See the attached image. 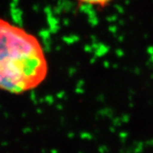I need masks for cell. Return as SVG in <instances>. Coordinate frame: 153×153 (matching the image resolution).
<instances>
[{
    "label": "cell",
    "instance_id": "1",
    "mask_svg": "<svg viewBox=\"0 0 153 153\" xmlns=\"http://www.w3.org/2000/svg\"><path fill=\"white\" fill-rule=\"evenodd\" d=\"M49 70L38 37L0 17V90L14 94L29 92L46 80Z\"/></svg>",
    "mask_w": 153,
    "mask_h": 153
},
{
    "label": "cell",
    "instance_id": "2",
    "mask_svg": "<svg viewBox=\"0 0 153 153\" xmlns=\"http://www.w3.org/2000/svg\"><path fill=\"white\" fill-rule=\"evenodd\" d=\"M74 1H76V3L82 5L102 10L109 7L117 0H74Z\"/></svg>",
    "mask_w": 153,
    "mask_h": 153
}]
</instances>
